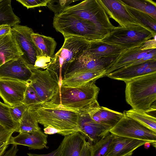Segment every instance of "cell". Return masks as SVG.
I'll use <instances>...</instances> for the list:
<instances>
[{
  "label": "cell",
  "mask_w": 156,
  "mask_h": 156,
  "mask_svg": "<svg viewBox=\"0 0 156 156\" xmlns=\"http://www.w3.org/2000/svg\"><path fill=\"white\" fill-rule=\"evenodd\" d=\"M9 145H6L0 148V156H2L5 152Z\"/></svg>",
  "instance_id": "cell-45"
},
{
  "label": "cell",
  "mask_w": 156,
  "mask_h": 156,
  "mask_svg": "<svg viewBox=\"0 0 156 156\" xmlns=\"http://www.w3.org/2000/svg\"><path fill=\"white\" fill-rule=\"evenodd\" d=\"M126 50L118 46L98 40L90 41L84 52L92 58H100L115 56Z\"/></svg>",
  "instance_id": "cell-22"
},
{
  "label": "cell",
  "mask_w": 156,
  "mask_h": 156,
  "mask_svg": "<svg viewBox=\"0 0 156 156\" xmlns=\"http://www.w3.org/2000/svg\"><path fill=\"white\" fill-rule=\"evenodd\" d=\"M151 60H156V48L153 49L141 58L134 62L131 65L143 62L146 61Z\"/></svg>",
  "instance_id": "cell-38"
},
{
  "label": "cell",
  "mask_w": 156,
  "mask_h": 156,
  "mask_svg": "<svg viewBox=\"0 0 156 156\" xmlns=\"http://www.w3.org/2000/svg\"><path fill=\"white\" fill-rule=\"evenodd\" d=\"M114 137L109 132L91 145V156H106Z\"/></svg>",
  "instance_id": "cell-30"
},
{
  "label": "cell",
  "mask_w": 156,
  "mask_h": 156,
  "mask_svg": "<svg viewBox=\"0 0 156 156\" xmlns=\"http://www.w3.org/2000/svg\"><path fill=\"white\" fill-rule=\"evenodd\" d=\"M31 108L36 112L38 123L44 128L53 127L64 136L80 132L78 125V111L67 109L49 102Z\"/></svg>",
  "instance_id": "cell-2"
},
{
  "label": "cell",
  "mask_w": 156,
  "mask_h": 156,
  "mask_svg": "<svg viewBox=\"0 0 156 156\" xmlns=\"http://www.w3.org/2000/svg\"><path fill=\"white\" fill-rule=\"evenodd\" d=\"M146 143H150L146 140L115 136L106 156H131L135 150Z\"/></svg>",
  "instance_id": "cell-18"
},
{
  "label": "cell",
  "mask_w": 156,
  "mask_h": 156,
  "mask_svg": "<svg viewBox=\"0 0 156 156\" xmlns=\"http://www.w3.org/2000/svg\"><path fill=\"white\" fill-rule=\"evenodd\" d=\"M41 129L36 112L34 109L27 108L19 121V127L16 132L29 133Z\"/></svg>",
  "instance_id": "cell-27"
},
{
  "label": "cell",
  "mask_w": 156,
  "mask_h": 156,
  "mask_svg": "<svg viewBox=\"0 0 156 156\" xmlns=\"http://www.w3.org/2000/svg\"><path fill=\"white\" fill-rule=\"evenodd\" d=\"M23 55L11 32L0 36V66L9 61L18 58Z\"/></svg>",
  "instance_id": "cell-20"
},
{
  "label": "cell",
  "mask_w": 156,
  "mask_h": 156,
  "mask_svg": "<svg viewBox=\"0 0 156 156\" xmlns=\"http://www.w3.org/2000/svg\"><path fill=\"white\" fill-rule=\"evenodd\" d=\"M140 47L126 49L120 53L112 66L106 71L105 76L114 71L131 65L154 49L142 50Z\"/></svg>",
  "instance_id": "cell-21"
},
{
  "label": "cell",
  "mask_w": 156,
  "mask_h": 156,
  "mask_svg": "<svg viewBox=\"0 0 156 156\" xmlns=\"http://www.w3.org/2000/svg\"><path fill=\"white\" fill-rule=\"evenodd\" d=\"M86 141L80 131L65 136L61 143L60 156H80Z\"/></svg>",
  "instance_id": "cell-23"
},
{
  "label": "cell",
  "mask_w": 156,
  "mask_h": 156,
  "mask_svg": "<svg viewBox=\"0 0 156 156\" xmlns=\"http://www.w3.org/2000/svg\"><path fill=\"white\" fill-rule=\"evenodd\" d=\"M44 133L46 134L51 135L55 133L60 134V132L58 130L51 127L48 126L44 129Z\"/></svg>",
  "instance_id": "cell-43"
},
{
  "label": "cell",
  "mask_w": 156,
  "mask_h": 156,
  "mask_svg": "<svg viewBox=\"0 0 156 156\" xmlns=\"http://www.w3.org/2000/svg\"><path fill=\"white\" fill-rule=\"evenodd\" d=\"M140 48L142 50L156 48V37L153 39L146 41Z\"/></svg>",
  "instance_id": "cell-39"
},
{
  "label": "cell",
  "mask_w": 156,
  "mask_h": 156,
  "mask_svg": "<svg viewBox=\"0 0 156 156\" xmlns=\"http://www.w3.org/2000/svg\"><path fill=\"white\" fill-rule=\"evenodd\" d=\"M124 5L146 13L156 20V3L151 0H120Z\"/></svg>",
  "instance_id": "cell-28"
},
{
  "label": "cell",
  "mask_w": 156,
  "mask_h": 156,
  "mask_svg": "<svg viewBox=\"0 0 156 156\" xmlns=\"http://www.w3.org/2000/svg\"><path fill=\"white\" fill-rule=\"evenodd\" d=\"M51 58L39 55L36 57L34 68L41 69H47L51 61Z\"/></svg>",
  "instance_id": "cell-36"
},
{
  "label": "cell",
  "mask_w": 156,
  "mask_h": 156,
  "mask_svg": "<svg viewBox=\"0 0 156 156\" xmlns=\"http://www.w3.org/2000/svg\"><path fill=\"white\" fill-rule=\"evenodd\" d=\"M11 32L23 53L22 58L30 69L34 68L36 57L40 54L31 37L34 32L32 29L19 24L11 27Z\"/></svg>",
  "instance_id": "cell-10"
},
{
  "label": "cell",
  "mask_w": 156,
  "mask_h": 156,
  "mask_svg": "<svg viewBox=\"0 0 156 156\" xmlns=\"http://www.w3.org/2000/svg\"><path fill=\"white\" fill-rule=\"evenodd\" d=\"M30 83L42 103L50 101L58 92L60 86L55 72L33 68Z\"/></svg>",
  "instance_id": "cell-8"
},
{
  "label": "cell",
  "mask_w": 156,
  "mask_h": 156,
  "mask_svg": "<svg viewBox=\"0 0 156 156\" xmlns=\"http://www.w3.org/2000/svg\"><path fill=\"white\" fill-rule=\"evenodd\" d=\"M74 0H49L47 6L55 14L60 13L71 3L77 1Z\"/></svg>",
  "instance_id": "cell-33"
},
{
  "label": "cell",
  "mask_w": 156,
  "mask_h": 156,
  "mask_svg": "<svg viewBox=\"0 0 156 156\" xmlns=\"http://www.w3.org/2000/svg\"><path fill=\"white\" fill-rule=\"evenodd\" d=\"M109 132L115 136L146 140L156 146V132L125 115Z\"/></svg>",
  "instance_id": "cell-9"
},
{
  "label": "cell",
  "mask_w": 156,
  "mask_h": 156,
  "mask_svg": "<svg viewBox=\"0 0 156 156\" xmlns=\"http://www.w3.org/2000/svg\"><path fill=\"white\" fill-rule=\"evenodd\" d=\"M49 0H17L27 9L40 6H47Z\"/></svg>",
  "instance_id": "cell-35"
},
{
  "label": "cell",
  "mask_w": 156,
  "mask_h": 156,
  "mask_svg": "<svg viewBox=\"0 0 156 156\" xmlns=\"http://www.w3.org/2000/svg\"><path fill=\"white\" fill-rule=\"evenodd\" d=\"M88 112L96 122L113 128L123 117V113L116 112L100 106L96 100L87 107Z\"/></svg>",
  "instance_id": "cell-15"
},
{
  "label": "cell",
  "mask_w": 156,
  "mask_h": 156,
  "mask_svg": "<svg viewBox=\"0 0 156 156\" xmlns=\"http://www.w3.org/2000/svg\"><path fill=\"white\" fill-rule=\"evenodd\" d=\"M22 103L27 108H31L35 107L42 103L30 81L27 87Z\"/></svg>",
  "instance_id": "cell-32"
},
{
  "label": "cell",
  "mask_w": 156,
  "mask_h": 156,
  "mask_svg": "<svg viewBox=\"0 0 156 156\" xmlns=\"http://www.w3.org/2000/svg\"><path fill=\"white\" fill-rule=\"evenodd\" d=\"M119 55L112 57L94 58L83 51L70 64L64 76L87 71H106L112 66Z\"/></svg>",
  "instance_id": "cell-11"
},
{
  "label": "cell",
  "mask_w": 156,
  "mask_h": 156,
  "mask_svg": "<svg viewBox=\"0 0 156 156\" xmlns=\"http://www.w3.org/2000/svg\"><path fill=\"white\" fill-rule=\"evenodd\" d=\"M27 108L26 106L22 103L12 107H10L11 115L15 122L19 124V121Z\"/></svg>",
  "instance_id": "cell-34"
},
{
  "label": "cell",
  "mask_w": 156,
  "mask_h": 156,
  "mask_svg": "<svg viewBox=\"0 0 156 156\" xmlns=\"http://www.w3.org/2000/svg\"><path fill=\"white\" fill-rule=\"evenodd\" d=\"M63 45L51 58L49 70L63 74L70 64L82 53L89 45V41L74 36L64 37Z\"/></svg>",
  "instance_id": "cell-7"
},
{
  "label": "cell",
  "mask_w": 156,
  "mask_h": 156,
  "mask_svg": "<svg viewBox=\"0 0 156 156\" xmlns=\"http://www.w3.org/2000/svg\"><path fill=\"white\" fill-rule=\"evenodd\" d=\"M156 33L140 25L126 27H115L101 41L125 49L141 46L148 40L156 36Z\"/></svg>",
  "instance_id": "cell-5"
},
{
  "label": "cell",
  "mask_w": 156,
  "mask_h": 156,
  "mask_svg": "<svg viewBox=\"0 0 156 156\" xmlns=\"http://www.w3.org/2000/svg\"><path fill=\"white\" fill-rule=\"evenodd\" d=\"M156 72V60H151L123 67L109 73L106 76L125 82Z\"/></svg>",
  "instance_id": "cell-14"
},
{
  "label": "cell",
  "mask_w": 156,
  "mask_h": 156,
  "mask_svg": "<svg viewBox=\"0 0 156 156\" xmlns=\"http://www.w3.org/2000/svg\"><path fill=\"white\" fill-rule=\"evenodd\" d=\"M0 125L9 131L16 132L19 124L15 122L11 115L10 107L0 101Z\"/></svg>",
  "instance_id": "cell-31"
},
{
  "label": "cell",
  "mask_w": 156,
  "mask_h": 156,
  "mask_svg": "<svg viewBox=\"0 0 156 156\" xmlns=\"http://www.w3.org/2000/svg\"><path fill=\"white\" fill-rule=\"evenodd\" d=\"M80 156H91V144L86 141Z\"/></svg>",
  "instance_id": "cell-41"
},
{
  "label": "cell",
  "mask_w": 156,
  "mask_h": 156,
  "mask_svg": "<svg viewBox=\"0 0 156 156\" xmlns=\"http://www.w3.org/2000/svg\"><path fill=\"white\" fill-rule=\"evenodd\" d=\"M18 150L17 145L12 144L11 148L2 156H17V154Z\"/></svg>",
  "instance_id": "cell-42"
},
{
  "label": "cell",
  "mask_w": 156,
  "mask_h": 156,
  "mask_svg": "<svg viewBox=\"0 0 156 156\" xmlns=\"http://www.w3.org/2000/svg\"><path fill=\"white\" fill-rule=\"evenodd\" d=\"M32 72L21 56L9 61L0 66V78H7L29 82Z\"/></svg>",
  "instance_id": "cell-16"
},
{
  "label": "cell",
  "mask_w": 156,
  "mask_h": 156,
  "mask_svg": "<svg viewBox=\"0 0 156 156\" xmlns=\"http://www.w3.org/2000/svg\"><path fill=\"white\" fill-rule=\"evenodd\" d=\"M105 70H97L76 73L64 76L60 84L68 87L80 86L95 82L98 79L105 76Z\"/></svg>",
  "instance_id": "cell-24"
},
{
  "label": "cell",
  "mask_w": 156,
  "mask_h": 156,
  "mask_svg": "<svg viewBox=\"0 0 156 156\" xmlns=\"http://www.w3.org/2000/svg\"><path fill=\"white\" fill-rule=\"evenodd\" d=\"M125 82L126 100L133 109L147 112L156 108V72Z\"/></svg>",
  "instance_id": "cell-1"
},
{
  "label": "cell",
  "mask_w": 156,
  "mask_h": 156,
  "mask_svg": "<svg viewBox=\"0 0 156 156\" xmlns=\"http://www.w3.org/2000/svg\"><path fill=\"white\" fill-rule=\"evenodd\" d=\"M13 133L7 130L0 125V148L9 144V140Z\"/></svg>",
  "instance_id": "cell-37"
},
{
  "label": "cell",
  "mask_w": 156,
  "mask_h": 156,
  "mask_svg": "<svg viewBox=\"0 0 156 156\" xmlns=\"http://www.w3.org/2000/svg\"><path fill=\"white\" fill-rule=\"evenodd\" d=\"M61 12L90 22L103 30L111 31L115 27L100 0H84L69 6Z\"/></svg>",
  "instance_id": "cell-6"
},
{
  "label": "cell",
  "mask_w": 156,
  "mask_h": 156,
  "mask_svg": "<svg viewBox=\"0 0 156 156\" xmlns=\"http://www.w3.org/2000/svg\"><path fill=\"white\" fill-rule=\"evenodd\" d=\"M78 112V128L91 145L109 133L110 127L99 124L91 119L87 107Z\"/></svg>",
  "instance_id": "cell-13"
},
{
  "label": "cell",
  "mask_w": 156,
  "mask_h": 156,
  "mask_svg": "<svg viewBox=\"0 0 156 156\" xmlns=\"http://www.w3.org/2000/svg\"><path fill=\"white\" fill-rule=\"evenodd\" d=\"M156 108L147 112L134 109L125 111L123 113L128 117L134 119L140 123L156 132Z\"/></svg>",
  "instance_id": "cell-25"
},
{
  "label": "cell",
  "mask_w": 156,
  "mask_h": 156,
  "mask_svg": "<svg viewBox=\"0 0 156 156\" xmlns=\"http://www.w3.org/2000/svg\"><path fill=\"white\" fill-rule=\"evenodd\" d=\"M100 0L109 16L117 22L120 27H126L133 25L143 27L127 12L120 0Z\"/></svg>",
  "instance_id": "cell-17"
},
{
  "label": "cell",
  "mask_w": 156,
  "mask_h": 156,
  "mask_svg": "<svg viewBox=\"0 0 156 156\" xmlns=\"http://www.w3.org/2000/svg\"><path fill=\"white\" fill-rule=\"evenodd\" d=\"M48 136L41 129L31 133H19L17 136L11 137L9 144L21 145L28 147L29 149L48 148Z\"/></svg>",
  "instance_id": "cell-19"
},
{
  "label": "cell",
  "mask_w": 156,
  "mask_h": 156,
  "mask_svg": "<svg viewBox=\"0 0 156 156\" xmlns=\"http://www.w3.org/2000/svg\"><path fill=\"white\" fill-rule=\"evenodd\" d=\"M53 25L64 37L76 36L90 41L101 40L111 32L101 29L90 22L62 12L55 15Z\"/></svg>",
  "instance_id": "cell-4"
},
{
  "label": "cell",
  "mask_w": 156,
  "mask_h": 156,
  "mask_svg": "<svg viewBox=\"0 0 156 156\" xmlns=\"http://www.w3.org/2000/svg\"><path fill=\"white\" fill-rule=\"evenodd\" d=\"M61 149L62 146L61 143L56 149L48 154H41L27 153V155L28 156H60Z\"/></svg>",
  "instance_id": "cell-40"
},
{
  "label": "cell",
  "mask_w": 156,
  "mask_h": 156,
  "mask_svg": "<svg viewBox=\"0 0 156 156\" xmlns=\"http://www.w3.org/2000/svg\"><path fill=\"white\" fill-rule=\"evenodd\" d=\"M1 0H0V2L1 1Z\"/></svg>",
  "instance_id": "cell-46"
},
{
  "label": "cell",
  "mask_w": 156,
  "mask_h": 156,
  "mask_svg": "<svg viewBox=\"0 0 156 156\" xmlns=\"http://www.w3.org/2000/svg\"><path fill=\"white\" fill-rule=\"evenodd\" d=\"M11 27L9 25L7 24L0 25V36L11 32Z\"/></svg>",
  "instance_id": "cell-44"
},
{
  "label": "cell",
  "mask_w": 156,
  "mask_h": 156,
  "mask_svg": "<svg viewBox=\"0 0 156 156\" xmlns=\"http://www.w3.org/2000/svg\"><path fill=\"white\" fill-rule=\"evenodd\" d=\"M29 82L0 78V97L5 104L12 107L22 103Z\"/></svg>",
  "instance_id": "cell-12"
},
{
  "label": "cell",
  "mask_w": 156,
  "mask_h": 156,
  "mask_svg": "<svg viewBox=\"0 0 156 156\" xmlns=\"http://www.w3.org/2000/svg\"><path fill=\"white\" fill-rule=\"evenodd\" d=\"M100 90L94 82L76 87L61 85L58 92L47 102L67 109L78 111L97 100Z\"/></svg>",
  "instance_id": "cell-3"
},
{
  "label": "cell",
  "mask_w": 156,
  "mask_h": 156,
  "mask_svg": "<svg viewBox=\"0 0 156 156\" xmlns=\"http://www.w3.org/2000/svg\"><path fill=\"white\" fill-rule=\"evenodd\" d=\"M31 36L40 55L52 58L54 55L57 45L54 39L34 32Z\"/></svg>",
  "instance_id": "cell-26"
},
{
  "label": "cell",
  "mask_w": 156,
  "mask_h": 156,
  "mask_svg": "<svg viewBox=\"0 0 156 156\" xmlns=\"http://www.w3.org/2000/svg\"><path fill=\"white\" fill-rule=\"evenodd\" d=\"M124 5L129 14L142 26L156 32V20L146 13Z\"/></svg>",
  "instance_id": "cell-29"
}]
</instances>
